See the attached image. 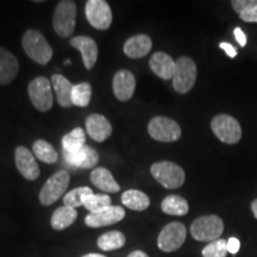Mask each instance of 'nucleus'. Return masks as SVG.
<instances>
[{"instance_id": "1", "label": "nucleus", "mask_w": 257, "mask_h": 257, "mask_svg": "<svg viewBox=\"0 0 257 257\" xmlns=\"http://www.w3.org/2000/svg\"><path fill=\"white\" fill-rule=\"evenodd\" d=\"M22 44L27 55L38 64H47L53 57V48L38 30L24 32Z\"/></svg>"}, {"instance_id": "2", "label": "nucleus", "mask_w": 257, "mask_h": 257, "mask_svg": "<svg viewBox=\"0 0 257 257\" xmlns=\"http://www.w3.org/2000/svg\"><path fill=\"white\" fill-rule=\"evenodd\" d=\"M191 234L199 242H214L224 232V223L216 214L201 216L191 224Z\"/></svg>"}, {"instance_id": "3", "label": "nucleus", "mask_w": 257, "mask_h": 257, "mask_svg": "<svg viewBox=\"0 0 257 257\" xmlns=\"http://www.w3.org/2000/svg\"><path fill=\"white\" fill-rule=\"evenodd\" d=\"M76 4L70 0L57 3L53 16L54 30L60 37L67 38L74 32L76 23Z\"/></svg>"}, {"instance_id": "4", "label": "nucleus", "mask_w": 257, "mask_h": 257, "mask_svg": "<svg viewBox=\"0 0 257 257\" xmlns=\"http://www.w3.org/2000/svg\"><path fill=\"white\" fill-rule=\"evenodd\" d=\"M150 172L159 184L168 189L181 187L186 179L184 169L170 161H161V162L154 163Z\"/></svg>"}, {"instance_id": "5", "label": "nucleus", "mask_w": 257, "mask_h": 257, "mask_svg": "<svg viewBox=\"0 0 257 257\" xmlns=\"http://www.w3.org/2000/svg\"><path fill=\"white\" fill-rule=\"evenodd\" d=\"M176 62L175 73L173 76V87L180 94L188 93L195 85L198 76L197 64L191 57H179Z\"/></svg>"}, {"instance_id": "6", "label": "nucleus", "mask_w": 257, "mask_h": 257, "mask_svg": "<svg viewBox=\"0 0 257 257\" xmlns=\"http://www.w3.org/2000/svg\"><path fill=\"white\" fill-rule=\"evenodd\" d=\"M28 93L32 105L35 106L36 110L40 112H48L53 107V86H51V81L44 76H38V78L31 80L28 86Z\"/></svg>"}, {"instance_id": "7", "label": "nucleus", "mask_w": 257, "mask_h": 257, "mask_svg": "<svg viewBox=\"0 0 257 257\" xmlns=\"http://www.w3.org/2000/svg\"><path fill=\"white\" fill-rule=\"evenodd\" d=\"M211 128L220 142L236 144L242 138V127L237 119L227 114H218L211 121Z\"/></svg>"}, {"instance_id": "8", "label": "nucleus", "mask_w": 257, "mask_h": 257, "mask_svg": "<svg viewBox=\"0 0 257 257\" xmlns=\"http://www.w3.org/2000/svg\"><path fill=\"white\" fill-rule=\"evenodd\" d=\"M186 237H187V229L180 221H172L167 224L157 237V246L163 252L176 251L184 245Z\"/></svg>"}, {"instance_id": "9", "label": "nucleus", "mask_w": 257, "mask_h": 257, "mask_svg": "<svg viewBox=\"0 0 257 257\" xmlns=\"http://www.w3.org/2000/svg\"><path fill=\"white\" fill-rule=\"evenodd\" d=\"M70 182V175L66 170H59L51 175L40 192V201L44 206L56 202L66 193Z\"/></svg>"}, {"instance_id": "10", "label": "nucleus", "mask_w": 257, "mask_h": 257, "mask_svg": "<svg viewBox=\"0 0 257 257\" xmlns=\"http://www.w3.org/2000/svg\"><path fill=\"white\" fill-rule=\"evenodd\" d=\"M148 133L155 141L172 143L176 142L181 137V127L170 118L154 117L148 125Z\"/></svg>"}, {"instance_id": "11", "label": "nucleus", "mask_w": 257, "mask_h": 257, "mask_svg": "<svg viewBox=\"0 0 257 257\" xmlns=\"http://www.w3.org/2000/svg\"><path fill=\"white\" fill-rule=\"evenodd\" d=\"M88 23L96 30H107L112 23V11L105 0H88L85 6Z\"/></svg>"}, {"instance_id": "12", "label": "nucleus", "mask_w": 257, "mask_h": 257, "mask_svg": "<svg viewBox=\"0 0 257 257\" xmlns=\"http://www.w3.org/2000/svg\"><path fill=\"white\" fill-rule=\"evenodd\" d=\"M15 162L18 172L22 176L29 181H35L40 178L41 170L37 165V161L35 160V156L28 148L19 146L16 148L15 152Z\"/></svg>"}, {"instance_id": "13", "label": "nucleus", "mask_w": 257, "mask_h": 257, "mask_svg": "<svg viewBox=\"0 0 257 257\" xmlns=\"http://www.w3.org/2000/svg\"><path fill=\"white\" fill-rule=\"evenodd\" d=\"M125 218V210L121 206H108L104 210L89 213L85 218V224L88 227H104L121 221Z\"/></svg>"}, {"instance_id": "14", "label": "nucleus", "mask_w": 257, "mask_h": 257, "mask_svg": "<svg viewBox=\"0 0 257 257\" xmlns=\"http://www.w3.org/2000/svg\"><path fill=\"white\" fill-rule=\"evenodd\" d=\"M114 96L119 101H127L133 98L135 89H136V79L135 75L128 70L121 69L117 72L112 81Z\"/></svg>"}, {"instance_id": "15", "label": "nucleus", "mask_w": 257, "mask_h": 257, "mask_svg": "<svg viewBox=\"0 0 257 257\" xmlns=\"http://www.w3.org/2000/svg\"><path fill=\"white\" fill-rule=\"evenodd\" d=\"M86 130L95 142H105L112 135V126L108 119L99 113L89 114L86 119Z\"/></svg>"}, {"instance_id": "16", "label": "nucleus", "mask_w": 257, "mask_h": 257, "mask_svg": "<svg viewBox=\"0 0 257 257\" xmlns=\"http://www.w3.org/2000/svg\"><path fill=\"white\" fill-rule=\"evenodd\" d=\"M70 46L81 53L86 69H92L98 60V46L95 41L87 36H76L70 40Z\"/></svg>"}, {"instance_id": "17", "label": "nucleus", "mask_w": 257, "mask_h": 257, "mask_svg": "<svg viewBox=\"0 0 257 257\" xmlns=\"http://www.w3.org/2000/svg\"><path fill=\"white\" fill-rule=\"evenodd\" d=\"M19 72V62L11 51L0 47V85H9Z\"/></svg>"}, {"instance_id": "18", "label": "nucleus", "mask_w": 257, "mask_h": 257, "mask_svg": "<svg viewBox=\"0 0 257 257\" xmlns=\"http://www.w3.org/2000/svg\"><path fill=\"white\" fill-rule=\"evenodd\" d=\"M150 69L156 74L157 76L163 80H173L175 73L176 62L169 56L168 54L163 53V51H157L150 57L149 61Z\"/></svg>"}, {"instance_id": "19", "label": "nucleus", "mask_w": 257, "mask_h": 257, "mask_svg": "<svg viewBox=\"0 0 257 257\" xmlns=\"http://www.w3.org/2000/svg\"><path fill=\"white\" fill-rule=\"evenodd\" d=\"M153 47L152 38L148 35L140 34L130 37L124 43V54L130 59H142L150 53Z\"/></svg>"}, {"instance_id": "20", "label": "nucleus", "mask_w": 257, "mask_h": 257, "mask_svg": "<svg viewBox=\"0 0 257 257\" xmlns=\"http://www.w3.org/2000/svg\"><path fill=\"white\" fill-rule=\"evenodd\" d=\"M64 160L69 163L70 166L76 167V168L89 169L98 165L99 154L96 150L88 146H83L81 149L76 153L66 154L64 153Z\"/></svg>"}, {"instance_id": "21", "label": "nucleus", "mask_w": 257, "mask_h": 257, "mask_svg": "<svg viewBox=\"0 0 257 257\" xmlns=\"http://www.w3.org/2000/svg\"><path fill=\"white\" fill-rule=\"evenodd\" d=\"M51 86L55 92L56 100L61 107H70L72 106V92L73 85L68 79L61 74H54L51 76Z\"/></svg>"}, {"instance_id": "22", "label": "nucleus", "mask_w": 257, "mask_h": 257, "mask_svg": "<svg viewBox=\"0 0 257 257\" xmlns=\"http://www.w3.org/2000/svg\"><path fill=\"white\" fill-rule=\"evenodd\" d=\"M91 181L96 188L105 193H117L120 189V186L115 181L110 170L102 167L92 170Z\"/></svg>"}, {"instance_id": "23", "label": "nucleus", "mask_w": 257, "mask_h": 257, "mask_svg": "<svg viewBox=\"0 0 257 257\" xmlns=\"http://www.w3.org/2000/svg\"><path fill=\"white\" fill-rule=\"evenodd\" d=\"M76 218H78V212L75 208L63 205L57 208L51 216V227L56 231H62L75 223Z\"/></svg>"}, {"instance_id": "24", "label": "nucleus", "mask_w": 257, "mask_h": 257, "mask_svg": "<svg viewBox=\"0 0 257 257\" xmlns=\"http://www.w3.org/2000/svg\"><path fill=\"white\" fill-rule=\"evenodd\" d=\"M121 202L125 207L133 211H146L150 205V199L144 192L138 189H128L121 195Z\"/></svg>"}, {"instance_id": "25", "label": "nucleus", "mask_w": 257, "mask_h": 257, "mask_svg": "<svg viewBox=\"0 0 257 257\" xmlns=\"http://www.w3.org/2000/svg\"><path fill=\"white\" fill-rule=\"evenodd\" d=\"M161 208L166 214H169V216L182 217L188 213L189 205L186 199L180 197V195L172 194L163 199L162 202H161Z\"/></svg>"}, {"instance_id": "26", "label": "nucleus", "mask_w": 257, "mask_h": 257, "mask_svg": "<svg viewBox=\"0 0 257 257\" xmlns=\"http://www.w3.org/2000/svg\"><path fill=\"white\" fill-rule=\"evenodd\" d=\"M126 243L124 233L120 231H110L105 232L98 238V246L102 251H113L123 248Z\"/></svg>"}, {"instance_id": "27", "label": "nucleus", "mask_w": 257, "mask_h": 257, "mask_svg": "<svg viewBox=\"0 0 257 257\" xmlns=\"http://www.w3.org/2000/svg\"><path fill=\"white\" fill-rule=\"evenodd\" d=\"M86 134L81 127H75L62 137V147L66 154L76 153L85 146Z\"/></svg>"}, {"instance_id": "28", "label": "nucleus", "mask_w": 257, "mask_h": 257, "mask_svg": "<svg viewBox=\"0 0 257 257\" xmlns=\"http://www.w3.org/2000/svg\"><path fill=\"white\" fill-rule=\"evenodd\" d=\"M32 149H34L35 156L47 165H53L59 160V155H57V152L54 149V147L44 140L35 141Z\"/></svg>"}, {"instance_id": "29", "label": "nucleus", "mask_w": 257, "mask_h": 257, "mask_svg": "<svg viewBox=\"0 0 257 257\" xmlns=\"http://www.w3.org/2000/svg\"><path fill=\"white\" fill-rule=\"evenodd\" d=\"M92 98V87L88 82H81L73 86L72 104L78 107L88 106Z\"/></svg>"}, {"instance_id": "30", "label": "nucleus", "mask_w": 257, "mask_h": 257, "mask_svg": "<svg viewBox=\"0 0 257 257\" xmlns=\"http://www.w3.org/2000/svg\"><path fill=\"white\" fill-rule=\"evenodd\" d=\"M92 194H94V193H93L92 188H89V187L75 188L64 195L63 204H64V206H69L73 208L80 207V206H82L86 199H87L89 195H92Z\"/></svg>"}, {"instance_id": "31", "label": "nucleus", "mask_w": 257, "mask_h": 257, "mask_svg": "<svg viewBox=\"0 0 257 257\" xmlns=\"http://www.w3.org/2000/svg\"><path fill=\"white\" fill-rule=\"evenodd\" d=\"M111 198L107 194H92L83 202V206L87 208L89 213H95L104 208L111 206Z\"/></svg>"}, {"instance_id": "32", "label": "nucleus", "mask_w": 257, "mask_h": 257, "mask_svg": "<svg viewBox=\"0 0 257 257\" xmlns=\"http://www.w3.org/2000/svg\"><path fill=\"white\" fill-rule=\"evenodd\" d=\"M227 252V240L219 238L208 243L201 253L202 257H226Z\"/></svg>"}, {"instance_id": "33", "label": "nucleus", "mask_w": 257, "mask_h": 257, "mask_svg": "<svg viewBox=\"0 0 257 257\" xmlns=\"http://www.w3.org/2000/svg\"><path fill=\"white\" fill-rule=\"evenodd\" d=\"M231 5L239 16L257 8V0H232Z\"/></svg>"}, {"instance_id": "34", "label": "nucleus", "mask_w": 257, "mask_h": 257, "mask_svg": "<svg viewBox=\"0 0 257 257\" xmlns=\"http://www.w3.org/2000/svg\"><path fill=\"white\" fill-rule=\"evenodd\" d=\"M239 248H240L239 239H237L236 237H231V238H229V240H227V251L234 255V253L239 251Z\"/></svg>"}, {"instance_id": "35", "label": "nucleus", "mask_w": 257, "mask_h": 257, "mask_svg": "<svg viewBox=\"0 0 257 257\" xmlns=\"http://www.w3.org/2000/svg\"><path fill=\"white\" fill-rule=\"evenodd\" d=\"M239 17L242 21L246 22V23H257V8L252 9L251 11L246 12V14L240 15Z\"/></svg>"}, {"instance_id": "36", "label": "nucleus", "mask_w": 257, "mask_h": 257, "mask_svg": "<svg viewBox=\"0 0 257 257\" xmlns=\"http://www.w3.org/2000/svg\"><path fill=\"white\" fill-rule=\"evenodd\" d=\"M219 48L220 49H223L225 53L227 54V56L232 57V59L237 56V50H236V48L232 46V44L226 43V42H221V43L219 44Z\"/></svg>"}, {"instance_id": "37", "label": "nucleus", "mask_w": 257, "mask_h": 257, "mask_svg": "<svg viewBox=\"0 0 257 257\" xmlns=\"http://www.w3.org/2000/svg\"><path fill=\"white\" fill-rule=\"evenodd\" d=\"M233 34H234V37H236L237 42H238V43H239V46L240 47H245V44H246V36H245V34H244V32H243L242 29L236 28V29H234Z\"/></svg>"}, {"instance_id": "38", "label": "nucleus", "mask_w": 257, "mask_h": 257, "mask_svg": "<svg viewBox=\"0 0 257 257\" xmlns=\"http://www.w3.org/2000/svg\"><path fill=\"white\" fill-rule=\"evenodd\" d=\"M127 257H149V256H148V253H146L144 251H141V250H135V251L128 253Z\"/></svg>"}, {"instance_id": "39", "label": "nucleus", "mask_w": 257, "mask_h": 257, "mask_svg": "<svg viewBox=\"0 0 257 257\" xmlns=\"http://www.w3.org/2000/svg\"><path fill=\"white\" fill-rule=\"evenodd\" d=\"M251 210H252L253 217L257 219V199H255V200L251 202Z\"/></svg>"}, {"instance_id": "40", "label": "nucleus", "mask_w": 257, "mask_h": 257, "mask_svg": "<svg viewBox=\"0 0 257 257\" xmlns=\"http://www.w3.org/2000/svg\"><path fill=\"white\" fill-rule=\"evenodd\" d=\"M82 257H106L105 255H101V253H95V252H91V253H86Z\"/></svg>"}]
</instances>
